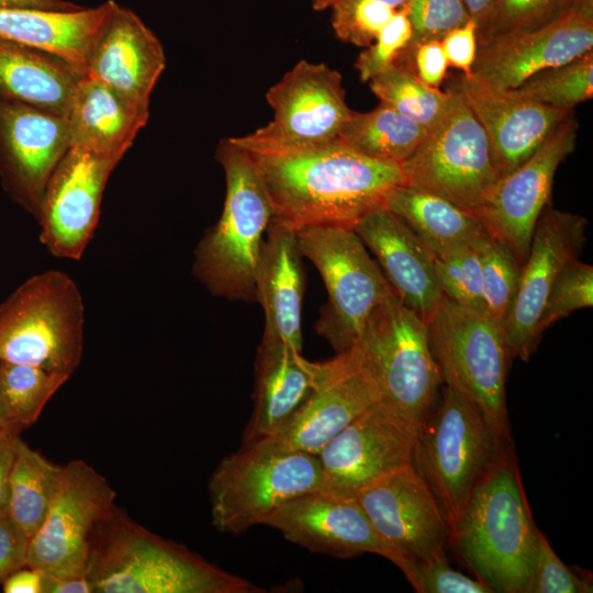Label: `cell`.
Instances as JSON below:
<instances>
[{
    "instance_id": "d4e9b609",
    "label": "cell",
    "mask_w": 593,
    "mask_h": 593,
    "mask_svg": "<svg viewBox=\"0 0 593 593\" xmlns=\"http://www.w3.org/2000/svg\"><path fill=\"white\" fill-rule=\"evenodd\" d=\"M354 230L401 301L427 323L443 296L434 254L383 204L363 214Z\"/></svg>"
},
{
    "instance_id": "4fadbf2b",
    "label": "cell",
    "mask_w": 593,
    "mask_h": 593,
    "mask_svg": "<svg viewBox=\"0 0 593 593\" xmlns=\"http://www.w3.org/2000/svg\"><path fill=\"white\" fill-rule=\"evenodd\" d=\"M578 127L572 112L472 211L489 235L504 244L521 265L538 217L551 201L557 168L575 147Z\"/></svg>"
},
{
    "instance_id": "9c48e42d",
    "label": "cell",
    "mask_w": 593,
    "mask_h": 593,
    "mask_svg": "<svg viewBox=\"0 0 593 593\" xmlns=\"http://www.w3.org/2000/svg\"><path fill=\"white\" fill-rule=\"evenodd\" d=\"M212 524L238 535L264 522L286 502L323 490L317 456L254 443L225 456L210 477Z\"/></svg>"
},
{
    "instance_id": "8d00e7d4",
    "label": "cell",
    "mask_w": 593,
    "mask_h": 593,
    "mask_svg": "<svg viewBox=\"0 0 593 593\" xmlns=\"http://www.w3.org/2000/svg\"><path fill=\"white\" fill-rule=\"evenodd\" d=\"M478 250L486 315L502 326L517 292L522 265L491 235L478 243Z\"/></svg>"
},
{
    "instance_id": "7c38bea8",
    "label": "cell",
    "mask_w": 593,
    "mask_h": 593,
    "mask_svg": "<svg viewBox=\"0 0 593 593\" xmlns=\"http://www.w3.org/2000/svg\"><path fill=\"white\" fill-rule=\"evenodd\" d=\"M115 497L108 480L86 461L64 465L48 511L30 538L26 566L55 578L87 574L92 533Z\"/></svg>"
},
{
    "instance_id": "d6986e66",
    "label": "cell",
    "mask_w": 593,
    "mask_h": 593,
    "mask_svg": "<svg viewBox=\"0 0 593 593\" xmlns=\"http://www.w3.org/2000/svg\"><path fill=\"white\" fill-rule=\"evenodd\" d=\"M477 40L473 74L497 88H517L530 76L592 51L593 0H574L541 29Z\"/></svg>"
},
{
    "instance_id": "9f6ffc18",
    "label": "cell",
    "mask_w": 593,
    "mask_h": 593,
    "mask_svg": "<svg viewBox=\"0 0 593 593\" xmlns=\"http://www.w3.org/2000/svg\"><path fill=\"white\" fill-rule=\"evenodd\" d=\"M377 1L388 4L396 10L403 8L409 2V0H377Z\"/></svg>"
},
{
    "instance_id": "ac0fdd59",
    "label": "cell",
    "mask_w": 593,
    "mask_h": 593,
    "mask_svg": "<svg viewBox=\"0 0 593 593\" xmlns=\"http://www.w3.org/2000/svg\"><path fill=\"white\" fill-rule=\"evenodd\" d=\"M378 401L374 382L351 347L323 361L318 382L310 396L271 436L256 443L317 456Z\"/></svg>"
},
{
    "instance_id": "f907efd6",
    "label": "cell",
    "mask_w": 593,
    "mask_h": 593,
    "mask_svg": "<svg viewBox=\"0 0 593 593\" xmlns=\"http://www.w3.org/2000/svg\"><path fill=\"white\" fill-rule=\"evenodd\" d=\"M2 591L4 593H44V573L25 566L2 582Z\"/></svg>"
},
{
    "instance_id": "f1b7e54d",
    "label": "cell",
    "mask_w": 593,
    "mask_h": 593,
    "mask_svg": "<svg viewBox=\"0 0 593 593\" xmlns=\"http://www.w3.org/2000/svg\"><path fill=\"white\" fill-rule=\"evenodd\" d=\"M148 118L149 113L86 75L79 79L66 114L70 146L122 159Z\"/></svg>"
},
{
    "instance_id": "7bdbcfd3",
    "label": "cell",
    "mask_w": 593,
    "mask_h": 593,
    "mask_svg": "<svg viewBox=\"0 0 593 593\" xmlns=\"http://www.w3.org/2000/svg\"><path fill=\"white\" fill-rule=\"evenodd\" d=\"M405 8L412 26L407 47L440 41L471 19L463 0H409Z\"/></svg>"
},
{
    "instance_id": "74e56055",
    "label": "cell",
    "mask_w": 593,
    "mask_h": 593,
    "mask_svg": "<svg viewBox=\"0 0 593 593\" xmlns=\"http://www.w3.org/2000/svg\"><path fill=\"white\" fill-rule=\"evenodd\" d=\"M574 0H495L478 24L477 38L541 29L561 18Z\"/></svg>"
},
{
    "instance_id": "bcb514c9",
    "label": "cell",
    "mask_w": 593,
    "mask_h": 593,
    "mask_svg": "<svg viewBox=\"0 0 593 593\" xmlns=\"http://www.w3.org/2000/svg\"><path fill=\"white\" fill-rule=\"evenodd\" d=\"M394 65L409 67L424 83L438 88L448 68L440 41H428L405 48Z\"/></svg>"
},
{
    "instance_id": "b9f144b4",
    "label": "cell",
    "mask_w": 593,
    "mask_h": 593,
    "mask_svg": "<svg viewBox=\"0 0 593 593\" xmlns=\"http://www.w3.org/2000/svg\"><path fill=\"white\" fill-rule=\"evenodd\" d=\"M592 591L591 581L579 577L567 567L553 551L546 536L538 529L524 593H588Z\"/></svg>"
},
{
    "instance_id": "7402d4cb",
    "label": "cell",
    "mask_w": 593,
    "mask_h": 593,
    "mask_svg": "<svg viewBox=\"0 0 593 593\" xmlns=\"http://www.w3.org/2000/svg\"><path fill=\"white\" fill-rule=\"evenodd\" d=\"M69 146L66 116L0 97V179L9 195L34 217Z\"/></svg>"
},
{
    "instance_id": "7dc6e473",
    "label": "cell",
    "mask_w": 593,
    "mask_h": 593,
    "mask_svg": "<svg viewBox=\"0 0 593 593\" xmlns=\"http://www.w3.org/2000/svg\"><path fill=\"white\" fill-rule=\"evenodd\" d=\"M477 30V22L470 19L440 40L448 65L461 70L467 76L473 74L478 47Z\"/></svg>"
},
{
    "instance_id": "6da1fadb",
    "label": "cell",
    "mask_w": 593,
    "mask_h": 593,
    "mask_svg": "<svg viewBox=\"0 0 593 593\" xmlns=\"http://www.w3.org/2000/svg\"><path fill=\"white\" fill-rule=\"evenodd\" d=\"M232 141L248 154L266 190L273 222L299 231L353 227L387 194L405 184L401 166L363 156L337 141L312 146H267Z\"/></svg>"
},
{
    "instance_id": "8fae6325",
    "label": "cell",
    "mask_w": 593,
    "mask_h": 593,
    "mask_svg": "<svg viewBox=\"0 0 593 593\" xmlns=\"http://www.w3.org/2000/svg\"><path fill=\"white\" fill-rule=\"evenodd\" d=\"M444 114L400 166L405 184L473 211L500 180L486 134L462 96L450 87Z\"/></svg>"
},
{
    "instance_id": "2e32d148",
    "label": "cell",
    "mask_w": 593,
    "mask_h": 593,
    "mask_svg": "<svg viewBox=\"0 0 593 593\" xmlns=\"http://www.w3.org/2000/svg\"><path fill=\"white\" fill-rule=\"evenodd\" d=\"M120 160L69 146L46 183L35 217L40 240L53 256L80 259L97 227L105 184Z\"/></svg>"
},
{
    "instance_id": "e0dca14e",
    "label": "cell",
    "mask_w": 593,
    "mask_h": 593,
    "mask_svg": "<svg viewBox=\"0 0 593 593\" xmlns=\"http://www.w3.org/2000/svg\"><path fill=\"white\" fill-rule=\"evenodd\" d=\"M355 497L379 536L406 563L407 580L415 562L445 551L448 524L412 465L376 479L357 491Z\"/></svg>"
},
{
    "instance_id": "e575fe53",
    "label": "cell",
    "mask_w": 593,
    "mask_h": 593,
    "mask_svg": "<svg viewBox=\"0 0 593 593\" xmlns=\"http://www.w3.org/2000/svg\"><path fill=\"white\" fill-rule=\"evenodd\" d=\"M368 82L380 102L425 128L439 120L450 99L449 90L427 86L403 65H393Z\"/></svg>"
},
{
    "instance_id": "7a4b0ae2",
    "label": "cell",
    "mask_w": 593,
    "mask_h": 593,
    "mask_svg": "<svg viewBox=\"0 0 593 593\" xmlns=\"http://www.w3.org/2000/svg\"><path fill=\"white\" fill-rule=\"evenodd\" d=\"M93 593H259L264 590L134 522L116 505L90 540Z\"/></svg>"
},
{
    "instance_id": "30bf717a",
    "label": "cell",
    "mask_w": 593,
    "mask_h": 593,
    "mask_svg": "<svg viewBox=\"0 0 593 593\" xmlns=\"http://www.w3.org/2000/svg\"><path fill=\"white\" fill-rule=\"evenodd\" d=\"M296 238L328 293L316 331L337 353L346 351L360 338L374 307L394 290L353 227L315 225L296 231Z\"/></svg>"
},
{
    "instance_id": "60d3db41",
    "label": "cell",
    "mask_w": 593,
    "mask_h": 593,
    "mask_svg": "<svg viewBox=\"0 0 593 593\" xmlns=\"http://www.w3.org/2000/svg\"><path fill=\"white\" fill-rule=\"evenodd\" d=\"M329 9L336 36L358 47L371 45L398 11L377 0H337Z\"/></svg>"
},
{
    "instance_id": "ee69618b",
    "label": "cell",
    "mask_w": 593,
    "mask_h": 593,
    "mask_svg": "<svg viewBox=\"0 0 593 593\" xmlns=\"http://www.w3.org/2000/svg\"><path fill=\"white\" fill-rule=\"evenodd\" d=\"M412 26L405 5L399 9L382 27L371 45L358 56L355 68L362 82L391 68L399 55L410 45Z\"/></svg>"
},
{
    "instance_id": "816d5d0a",
    "label": "cell",
    "mask_w": 593,
    "mask_h": 593,
    "mask_svg": "<svg viewBox=\"0 0 593 593\" xmlns=\"http://www.w3.org/2000/svg\"><path fill=\"white\" fill-rule=\"evenodd\" d=\"M44 593H93L87 574L55 578L44 574Z\"/></svg>"
},
{
    "instance_id": "1f68e13d",
    "label": "cell",
    "mask_w": 593,
    "mask_h": 593,
    "mask_svg": "<svg viewBox=\"0 0 593 593\" xmlns=\"http://www.w3.org/2000/svg\"><path fill=\"white\" fill-rule=\"evenodd\" d=\"M426 132L424 126L380 102L369 112L351 110L336 141L363 156L401 165Z\"/></svg>"
},
{
    "instance_id": "cb8c5ba5",
    "label": "cell",
    "mask_w": 593,
    "mask_h": 593,
    "mask_svg": "<svg viewBox=\"0 0 593 593\" xmlns=\"http://www.w3.org/2000/svg\"><path fill=\"white\" fill-rule=\"evenodd\" d=\"M166 67L157 36L131 9L114 1L89 51L87 75L126 103L149 113V99Z\"/></svg>"
},
{
    "instance_id": "9a60e30c",
    "label": "cell",
    "mask_w": 593,
    "mask_h": 593,
    "mask_svg": "<svg viewBox=\"0 0 593 593\" xmlns=\"http://www.w3.org/2000/svg\"><path fill=\"white\" fill-rule=\"evenodd\" d=\"M586 226L585 217L557 210L551 201L539 215L514 302L502 325L513 359L527 361L537 349L538 324L549 291L563 266L581 255Z\"/></svg>"
},
{
    "instance_id": "f5cc1de1",
    "label": "cell",
    "mask_w": 593,
    "mask_h": 593,
    "mask_svg": "<svg viewBox=\"0 0 593 593\" xmlns=\"http://www.w3.org/2000/svg\"><path fill=\"white\" fill-rule=\"evenodd\" d=\"M0 8H35L55 11H72L82 7L65 0H0Z\"/></svg>"
},
{
    "instance_id": "603a6c76",
    "label": "cell",
    "mask_w": 593,
    "mask_h": 593,
    "mask_svg": "<svg viewBox=\"0 0 593 593\" xmlns=\"http://www.w3.org/2000/svg\"><path fill=\"white\" fill-rule=\"evenodd\" d=\"M490 143L500 179L523 164L573 110L548 107L519 92L491 86L474 74L452 85Z\"/></svg>"
},
{
    "instance_id": "5bb4252c",
    "label": "cell",
    "mask_w": 593,
    "mask_h": 593,
    "mask_svg": "<svg viewBox=\"0 0 593 593\" xmlns=\"http://www.w3.org/2000/svg\"><path fill=\"white\" fill-rule=\"evenodd\" d=\"M342 75L302 59L266 93L273 119L243 141L267 146H312L336 141L351 110Z\"/></svg>"
},
{
    "instance_id": "4dcf8cb0",
    "label": "cell",
    "mask_w": 593,
    "mask_h": 593,
    "mask_svg": "<svg viewBox=\"0 0 593 593\" xmlns=\"http://www.w3.org/2000/svg\"><path fill=\"white\" fill-rule=\"evenodd\" d=\"M383 205L396 215L434 254L443 257L489 235L469 210L425 190L402 184Z\"/></svg>"
},
{
    "instance_id": "3957f363",
    "label": "cell",
    "mask_w": 593,
    "mask_h": 593,
    "mask_svg": "<svg viewBox=\"0 0 593 593\" xmlns=\"http://www.w3.org/2000/svg\"><path fill=\"white\" fill-rule=\"evenodd\" d=\"M537 532L505 449L472 491L448 544L493 593H524Z\"/></svg>"
},
{
    "instance_id": "ab89813d",
    "label": "cell",
    "mask_w": 593,
    "mask_h": 593,
    "mask_svg": "<svg viewBox=\"0 0 593 593\" xmlns=\"http://www.w3.org/2000/svg\"><path fill=\"white\" fill-rule=\"evenodd\" d=\"M593 305V267L579 258L567 262L547 296L538 324L539 334L572 312Z\"/></svg>"
},
{
    "instance_id": "f6af8a7d",
    "label": "cell",
    "mask_w": 593,
    "mask_h": 593,
    "mask_svg": "<svg viewBox=\"0 0 593 593\" xmlns=\"http://www.w3.org/2000/svg\"><path fill=\"white\" fill-rule=\"evenodd\" d=\"M407 581L418 593H493L477 578L455 570L445 551L415 562Z\"/></svg>"
},
{
    "instance_id": "484cf974",
    "label": "cell",
    "mask_w": 593,
    "mask_h": 593,
    "mask_svg": "<svg viewBox=\"0 0 593 593\" xmlns=\"http://www.w3.org/2000/svg\"><path fill=\"white\" fill-rule=\"evenodd\" d=\"M296 232L270 222L264 238L257 272L256 300L265 313L260 345L302 349L301 305L304 291Z\"/></svg>"
},
{
    "instance_id": "8992f818",
    "label": "cell",
    "mask_w": 593,
    "mask_h": 593,
    "mask_svg": "<svg viewBox=\"0 0 593 593\" xmlns=\"http://www.w3.org/2000/svg\"><path fill=\"white\" fill-rule=\"evenodd\" d=\"M83 326L76 282L58 270L37 273L0 304V360L69 379L82 358Z\"/></svg>"
},
{
    "instance_id": "681fc988",
    "label": "cell",
    "mask_w": 593,
    "mask_h": 593,
    "mask_svg": "<svg viewBox=\"0 0 593 593\" xmlns=\"http://www.w3.org/2000/svg\"><path fill=\"white\" fill-rule=\"evenodd\" d=\"M21 435L0 425V513H7L9 482Z\"/></svg>"
},
{
    "instance_id": "c3c4849f",
    "label": "cell",
    "mask_w": 593,
    "mask_h": 593,
    "mask_svg": "<svg viewBox=\"0 0 593 593\" xmlns=\"http://www.w3.org/2000/svg\"><path fill=\"white\" fill-rule=\"evenodd\" d=\"M30 538L7 513H0V584L26 566Z\"/></svg>"
},
{
    "instance_id": "ffe728a7",
    "label": "cell",
    "mask_w": 593,
    "mask_h": 593,
    "mask_svg": "<svg viewBox=\"0 0 593 593\" xmlns=\"http://www.w3.org/2000/svg\"><path fill=\"white\" fill-rule=\"evenodd\" d=\"M264 525L311 552L336 558L374 553L407 574L406 563L379 536L355 495L309 492L286 502Z\"/></svg>"
},
{
    "instance_id": "277c9868",
    "label": "cell",
    "mask_w": 593,
    "mask_h": 593,
    "mask_svg": "<svg viewBox=\"0 0 593 593\" xmlns=\"http://www.w3.org/2000/svg\"><path fill=\"white\" fill-rule=\"evenodd\" d=\"M226 192L220 219L194 250L193 275L215 296L256 300V272L272 209L244 148L231 137L216 148Z\"/></svg>"
},
{
    "instance_id": "f35d334b",
    "label": "cell",
    "mask_w": 593,
    "mask_h": 593,
    "mask_svg": "<svg viewBox=\"0 0 593 593\" xmlns=\"http://www.w3.org/2000/svg\"><path fill=\"white\" fill-rule=\"evenodd\" d=\"M478 243L435 257V273L444 295L486 315Z\"/></svg>"
},
{
    "instance_id": "5b68a950",
    "label": "cell",
    "mask_w": 593,
    "mask_h": 593,
    "mask_svg": "<svg viewBox=\"0 0 593 593\" xmlns=\"http://www.w3.org/2000/svg\"><path fill=\"white\" fill-rule=\"evenodd\" d=\"M416 430L411 465L434 494L449 527L504 447L480 409L444 385Z\"/></svg>"
},
{
    "instance_id": "f546056e",
    "label": "cell",
    "mask_w": 593,
    "mask_h": 593,
    "mask_svg": "<svg viewBox=\"0 0 593 593\" xmlns=\"http://www.w3.org/2000/svg\"><path fill=\"white\" fill-rule=\"evenodd\" d=\"M82 75L51 54L0 40V97L66 116Z\"/></svg>"
},
{
    "instance_id": "ba28073f",
    "label": "cell",
    "mask_w": 593,
    "mask_h": 593,
    "mask_svg": "<svg viewBox=\"0 0 593 593\" xmlns=\"http://www.w3.org/2000/svg\"><path fill=\"white\" fill-rule=\"evenodd\" d=\"M427 331L443 384L471 400L501 444L508 447L505 384L513 357L502 326L443 294Z\"/></svg>"
},
{
    "instance_id": "d590c367",
    "label": "cell",
    "mask_w": 593,
    "mask_h": 593,
    "mask_svg": "<svg viewBox=\"0 0 593 593\" xmlns=\"http://www.w3.org/2000/svg\"><path fill=\"white\" fill-rule=\"evenodd\" d=\"M515 89L548 107L573 110L593 97V51L541 70Z\"/></svg>"
},
{
    "instance_id": "d6a6232c",
    "label": "cell",
    "mask_w": 593,
    "mask_h": 593,
    "mask_svg": "<svg viewBox=\"0 0 593 593\" xmlns=\"http://www.w3.org/2000/svg\"><path fill=\"white\" fill-rule=\"evenodd\" d=\"M63 466L53 463L21 438L9 482L7 514L31 538L57 490Z\"/></svg>"
},
{
    "instance_id": "11a10c76",
    "label": "cell",
    "mask_w": 593,
    "mask_h": 593,
    "mask_svg": "<svg viewBox=\"0 0 593 593\" xmlns=\"http://www.w3.org/2000/svg\"><path fill=\"white\" fill-rule=\"evenodd\" d=\"M337 0H311L314 10L321 11L331 8Z\"/></svg>"
},
{
    "instance_id": "83f0119b",
    "label": "cell",
    "mask_w": 593,
    "mask_h": 593,
    "mask_svg": "<svg viewBox=\"0 0 593 593\" xmlns=\"http://www.w3.org/2000/svg\"><path fill=\"white\" fill-rule=\"evenodd\" d=\"M113 4L72 11L0 8V40L56 56L87 75L90 47Z\"/></svg>"
},
{
    "instance_id": "836d02e7",
    "label": "cell",
    "mask_w": 593,
    "mask_h": 593,
    "mask_svg": "<svg viewBox=\"0 0 593 593\" xmlns=\"http://www.w3.org/2000/svg\"><path fill=\"white\" fill-rule=\"evenodd\" d=\"M67 380L42 368L0 360V425L21 435Z\"/></svg>"
},
{
    "instance_id": "db71d44e",
    "label": "cell",
    "mask_w": 593,
    "mask_h": 593,
    "mask_svg": "<svg viewBox=\"0 0 593 593\" xmlns=\"http://www.w3.org/2000/svg\"><path fill=\"white\" fill-rule=\"evenodd\" d=\"M467 9L470 13L471 19H473L477 24H479L484 16L486 15L488 11L492 7L493 2L495 0H463Z\"/></svg>"
},
{
    "instance_id": "44dd1931",
    "label": "cell",
    "mask_w": 593,
    "mask_h": 593,
    "mask_svg": "<svg viewBox=\"0 0 593 593\" xmlns=\"http://www.w3.org/2000/svg\"><path fill=\"white\" fill-rule=\"evenodd\" d=\"M417 427L379 401L317 455L323 490L355 495L376 479L411 465Z\"/></svg>"
},
{
    "instance_id": "52a82bcc",
    "label": "cell",
    "mask_w": 593,
    "mask_h": 593,
    "mask_svg": "<svg viewBox=\"0 0 593 593\" xmlns=\"http://www.w3.org/2000/svg\"><path fill=\"white\" fill-rule=\"evenodd\" d=\"M353 347L374 382L379 402L418 427L443 384L427 323L393 291L371 312Z\"/></svg>"
},
{
    "instance_id": "4316f807",
    "label": "cell",
    "mask_w": 593,
    "mask_h": 593,
    "mask_svg": "<svg viewBox=\"0 0 593 593\" xmlns=\"http://www.w3.org/2000/svg\"><path fill=\"white\" fill-rule=\"evenodd\" d=\"M322 362L305 359L287 346L258 348L255 362L254 409L243 445L271 436L316 388Z\"/></svg>"
}]
</instances>
